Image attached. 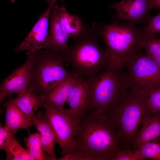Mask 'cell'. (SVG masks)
<instances>
[{"instance_id": "6", "label": "cell", "mask_w": 160, "mask_h": 160, "mask_svg": "<svg viewBox=\"0 0 160 160\" xmlns=\"http://www.w3.org/2000/svg\"><path fill=\"white\" fill-rule=\"evenodd\" d=\"M64 62L71 65L74 73L86 79L94 76L108 65L105 50L94 37H80L62 53Z\"/></svg>"}, {"instance_id": "4", "label": "cell", "mask_w": 160, "mask_h": 160, "mask_svg": "<svg viewBox=\"0 0 160 160\" xmlns=\"http://www.w3.org/2000/svg\"><path fill=\"white\" fill-rule=\"evenodd\" d=\"M102 35L106 45L105 51L107 67L122 69L141 49L140 43L142 34L133 23L108 25L103 30Z\"/></svg>"}, {"instance_id": "15", "label": "cell", "mask_w": 160, "mask_h": 160, "mask_svg": "<svg viewBox=\"0 0 160 160\" xmlns=\"http://www.w3.org/2000/svg\"><path fill=\"white\" fill-rule=\"evenodd\" d=\"M78 76L73 73L71 77L49 91L44 96L43 107L46 106L58 109L64 108L65 102L74 87Z\"/></svg>"}, {"instance_id": "9", "label": "cell", "mask_w": 160, "mask_h": 160, "mask_svg": "<svg viewBox=\"0 0 160 160\" xmlns=\"http://www.w3.org/2000/svg\"><path fill=\"white\" fill-rule=\"evenodd\" d=\"M48 7L40 17L32 29L23 42L15 49L16 52L24 50L34 52L44 49H51L48 33L49 19L53 7L57 0H45Z\"/></svg>"}, {"instance_id": "22", "label": "cell", "mask_w": 160, "mask_h": 160, "mask_svg": "<svg viewBox=\"0 0 160 160\" xmlns=\"http://www.w3.org/2000/svg\"><path fill=\"white\" fill-rule=\"evenodd\" d=\"M6 153V160H33L27 150L24 149L15 138L4 150Z\"/></svg>"}, {"instance_id": "18", "label": "cell", "mask_w": 160, "mask_h": 160, "mask_svg": "<svg viewBox=\"0 0 160 160\" xmlns=\"http://www.w3.org/2000/svg\"><path fill=\"white\" fill-rule=\"evenodd\" d=\"M18 94L17 97L13 99L14 102L31 120L35 116L36 112L40 107H43L44 96L38 94L29 88Z\"/></svg>"}, {"instance_id": "12", "label": "cell", "mask_w": 160, "mask_h": 160, "mask_svg": "<svg viewBox=\"0 0 160 160\" xmlns=\"http://www.w3.org/2000/svg\"><path fill=\"white\" fill-rule=\"evenodd\" d=\"M89 94L86 80L78 76L74 87L67 100L69 111L81 117L88 109Z\"/></svg>"}, {"instance_id": "27", "label": "cell", "mask_w": 160, "mask_h": 160, "mask_svg": "<svg viewBox=\"0 0 160 160\" xmlns=\"http://www.w3.org/2000/svg\"><path fill=\"white\" fill-rule=\"evenodd\" d=\"M143 159L136 150L126 149L120 152L114 160H143Z\"/></svg>"}, {"instance_id": "1", "label": "cell", "mask_w": 160, "mask_h": 160, "mask_svg": "<svg viewBox=\"0 0 160 160\" xmlns=\"http://www.w3.org/2000/svg\"><path fill=\"white\" fill-rule=\"evenodd\" d=\"M80 120L73 152L78 160H114L120 152L130 149L104 114L87 110Z\"/></svg>"}, {"instance_id": "25", "label": "cell", "mask_w": 160, "mask_h": 160, "mask_svg": "<svg viewBox=\"0 0 160 160\" xmlns=\"http://www.w3.org/2000/svg\"><path fill=\"white\" fill-rule=\"evenodd\" d=\"M147 26L141 30L143 34L160 33V12L154 16H150Z\"/></svg>"}, {"instance_id": "17", "label": "cell", "mask_w": 160, "mask_h": 160, "mask_svg": "<svg viewBox=\"0 0 160 160\" xmlns=\"http://www.w3.org/2000/svg\"><path fill=\"white\" fill-rule=\"evenodd\" d=\"M6 108L5 127L15 134L19 129H28L33 124L30 119L19 108L10 97L4 104Z\"/></svg>"}, {"instance_id": "24", "label": "cell", "mask_w": 160, "mask_h": 160, "mask_svg": "<svg viewBox=\"0 0 160 160\" xmlns=\"http://www.w3.org/2000/svg\"><path fill=\"white\" fill-rule=\"evenodd\" d=\"M148 114L152 115L160 112V87L153 91L148 97Z\"/></svg>"}, {"instance_id": "8", "label": "cell", "mask_w": 160, "mask_h": 160, "mask_svg": "<svg viewBox=\"0 0 160 160\" xmlns=\"http://www.w3.org/2000/svg\"><path fill=\"white\" fill-rule=\"evenodd\" d=\"M43 107L55 133L56 142L62 149V156L73 152L76 147L75 136L79 129L80 117L64 108Z\"/></svg>"}, {"instance_id": "2", "label": "cell", "mask_w": 160, "mask_h": 160, "mask_svg": "<svg viewBox=\"0 0 160 160\" xmlns=\"http://www.w3.org/2000/svg\"><path fill=\"white\" fill-rule=\"evenodd\" d=\"M86 80L89 94L88 110L103 114L130 89L127 73L107 67Z\"/></svg>"}, {"instance_id": "19", "label": "cell", "mask_w": 160, "mask_h": 160, "mask_svg": "<svg viewBox=\"0 0 160 160\" xmlns=\"http://www.w3.org/2000/svg\"><path fill=\"white\" fill-rule=\"evenodd\" d=\"M62 6L58 8L57 14L63 31L67 34L73 35L78 39L83 32L84 27L81 19L78 15L69 14L67 11L63 0H61Z\"/></svg>"}, {"instance_id": "26", "label": "cell", "mask_w": 160, "mask_h": 160, "mask_svg": "<svg viewBox=\"0 0 160 160\" xmlns=\"http://www.w3.org/2000/svg\"><path fill=\"white\" fill-rule=\"evenodd\" d=\"M15 134L6 128L0 126V148L5 150L7 147L15 138Z\"/></svg>"}, {"instance_id": "7", "label": "cell", "mask_w": 160, "mask_h": 160, "mask_svg": "<svg viewBox=\"0 0 160 160\" xmlns=\"http://www.w3.org/2000/svg\"><path fill=\"white\" fill-rule=\"evenodd\" d=\"M126 66L133 92L148 97L160 87V68L146 55L139 51Z\"/></svg>"}, {"instance_id": "13", "label": "cell", "mask_w": 160, "mask_h": 160, "mask_svg": "<svg viewBox=\"0 0 160 160\" xmlns=\"http://www.w3.org/2000/svg\"><path fill=\"white\" fill-rule=\"evenodd\" d=\"M160 141V112L147 115L133 142V149L150 142Z\"/></svg>"}, {"instance_id": "14", "label": "cell", "mask_w": 160, "mask_h": 160, "mask_svg": "<svg viewBox=\"0 0 160 160\" xmlns=\"http://www.w3.org/2000/svg\"><path fill=\"white\" fill-rule=\"evenodd\" d=\"M31 120L40 132L41 143L44 150L51 157V160H57L54 148L56 137L46 113L38 112L36 116L32 118Z\"/></svg>"}, {"instance_id": "23", "label": "cell", "mask_w": 160, "mask_h": 160, "mask_svg": "<svg viewBox=\"0 0 160 160\" xmlns=\"http://www.w3.org/2000/svg\"><path fill=\"white\" fill-rule=\"evenodd\" d=\"M135 150L144 159L148 158L160 160V143L158 142H150L145 143Z\"/></svg>"}, {"instance_id": "10", "label": "cell", "mask_w": 160, "mask_h": 160, "mask_svg": "<svg viewBox=\"0 0 160 160\" xmlns=\"http://www.w3.org/2000/svg\"><path fill=\"white\" fill-rule=\"evenodd\" d=\"M35 52L29 51L25 63L6 78L1 84L0 101L14 93L19 94L26 89L30 83L31 72Z\"/></svg>"}, {"instance_id": "5", "label": "cell", "mask_w": 160, "mask_h": 160, "mask_svg": "<svg viewBox=\"0 0 160 160\" xmlns=\"http://www.w3.org/2000/svg\"><path fill=\"white\" fill-rule=\"evenodd\" d=\"M62 53L51 49L35 52L27 88L45 96L52 88L73 75L65 69Z\"/></svg>"}, {"instance_id": "16", "label": "cell", "mask_w": 160, "mask_h": 160, "mask_svg": "<svg viewBox=\"0 0 160 160\" xmlns=\"http://www.w3.org/2000/svg\"><path fill=\"white\" fill-rule=\"evenodd\" d=\"M58 7L57 5H54L50 14V23L48 37L51 49H55L63 53L68 47L67 42L70 36L63 29L57 14Z\"/></svg>"}, {"instance_id": "11", "label": "cell", "mask_w": 160, "mask_h": 160, "mask_svg": "<svg viewBox=\"0 0 160 160\" xmlns=\"http://www.w3.org/2000/svg\"><path fill=\"white\" fill-rule=\"evenodd\" d=\"M109 7L116 11L118 18L132 23L148 21L150 12L153 8L151 0H123L111 4Z\"/></svg>"}, {"instance_id": "28", "label": "cell", "mask_w": 160, "mask_h": 160, "mask_svg": "<svg viewBox=\"0 0 160 160\" xmlns=\"http://www.w3.org/2000/svg\"><path fill=\"white\" fill-rule=\"evenodd\" d=\"M151 2L153 8L160 9V0H151Z\"/></svg>"}, {"instance_id": "21", "label": "cell", "mask_w": 160, "mask_h": 160, "mask_svg": "<svg viewBox=\"0 0 160 160\" xmlns=\"http://www.w3.org/2000/svg\"><path fill=\"white\" fill-rule=\"evenodd\" d=\"M27 150L33 160H51V157L44 151L41 145L39 133L30 134L28 137H25Z\"/></svg>"}, {"instance_id": "20", "label": "cell", "mask_w": 160, "mask_h": 160, "mask_svg": "<svg viewBox=\"0 0 160 160\" xmlns=\"http://www.w3.org/2000/svg\"><path fill=\"white\" fill-rule=\"evenodd\" d=\"M140 46L141 49L145 50L146 55L160 68V38L155 34H142Z\"/></svg>"}, {"instance_id": "29", "label": "cell", "mask_w": 160, "mask_h": 160, "mask_svg": "<svg viewBox=\"0 0 160 160\" xmlns=\"http://www.w3.org/2000/svg\"><path fill=\"white\" fill-rule=\"evenodd\" d=\"M16 0H10L12 2H14Z\"/></svg>"}, {"instance_id": "3", "label": "cell", "mask_w": 160, "mask_h": 160, "mask_svg": "<svg viewBox=\"0 0 160 160\" xmlns=\"http://www.w3.org/2000/svg\"><path fill=\"white\" fill-rule=\"evenodd\" d=\"M147 98L130 89L103 114L114 124L130 149L148 114Z\"/></svg>"}]
</instances>
